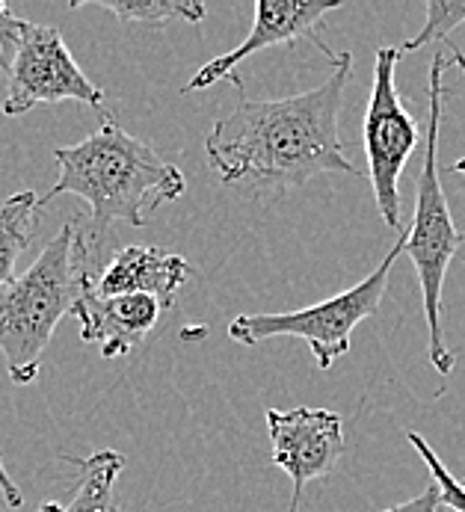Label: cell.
Masks as SVG:
<instances>
[{
    "mask_svg": "<svg viewBox=\"0 0 465 512\" xmlns=\"http://www.w3.org/2000/svg\"><path fill=\"white\" fill-rule=\"evenodd\" d=\"M332 74L303 95L279 101L240 98L229 116L208 131L205 154L217 178L243 190H288L323 172L359 175L344 157L338 116L353 54L341 51Z\"/></svg>",
    "mask_w": 465,
    "mask_h": 512,
    "instance_id": "obj_1",
    "label": "cell"
},
{
    "mask_svg": "<svg viewBox=\"0 0 465 512\" xmlns=\"http://www.w3.org/2000/svg\"><path fill=\"white\" fill-rule=\"evenodd\" d=\"M60 163L57 184L39 199L51 205L57 196H80L89 205L86 234L104 246L113 222L143 228L160 205L184 196L187 181L178 166L166 163L155 148L131 137L116 116H104L101 128L75 146L54 151Z\"/></svg>",
    "mask_w": 465,
    "mask_h": 512,
    "instance_id": "obj_2",
    "label": "cell"
},
{
    "mask_svg": "<svg viewBox=\"0 0 465 512\" xmlns=\"http://www.w3.org/2000/svg\"><path fill=\"white\" fill-rule=\"evenodd\" d=\"M101 249L86 234V222L72 217L39 258L0 291V353L15 385L39 379L57 323L75 314L83 291L95 285L104 267Z\"/></svg>",
    "mask_w": 465,
    "mask_h": 512,
    "instance_id": "obj_3",
    "label": "cell"
},
{
    "mask_svg": "<svg viewBox=\"0 0 465 512\" xmlns=\"http://www.w3.org/2000/svg\"><path fill=\"white\" fill-rule=\"evenodd\" d=\"M442 110H445V54L439 51L430 63V119H427V143H424V169L415 181V217L406 234V255L415 264L418 285H421L430 362L442 376H451L457 359L445 344L442 293H445L448 267L457 249L465 243V234L454 225L439 178V137L445 122Z\"/></svg>",
    "mask_w": 465,
    "mask_h": 512,
    "instance_id": "obj_4",
    "label": "cell"
},
{
    "mask_svg": "<svg viewBox=\"0 0 465 512\" xmlns=\"http://www.w3.org/2000/svg\"><path fill=\"white\" fill-rule=\"evenodd\" d=\"M406 234H409V225L400 231V240L388 249L380 267L371 276H365L359 285H353L350 291L335 293L317 305L297 308V311L240 314L229 323V338L237 344H246V347H255L267 338H285V335L303 338V341H309L317 367L329 370L350 350L353 329L380 308L388 288V273H391L394 261L406 252Z\"/></svg>",
    "mask_w": 465,
    "mask_h": 512,
    "instance_id": "obj_5",
    "label": "cell"
},
{
    "mask_svg": "<svg viewBox=\"0 0 465 512\" xmlns=\"http://www.w3.org/2000/svg\"><path fill=\"white\" fill-rule=\"evenodd\" d=\"M397 60H400V48L394 45L377 48L374 86L368 95L362 137H365L368 175H371L377 211L388 228L403 231L406 222L400 214V175L406 169V160L421 143V128L400 101L397 80H394Z\"/></svg>",
    "mask_w": 465,
    "mask_h": 512,
    "instance_id": "obj_6",
    "label": "cell"
},
{
    "mask_svg": "<svg viewBox=\"0 0 465 512\" xmlns=\"http://www.w3.org/2000/svg\"><path fill=\"white\" fill-rule=\"evenodd\" d=\"M60 101L98 107L104 101V89L83 74L57 27L30 24L24 45L6 74V98L0 110L15 119L33 110L36 104Z\"/></svg>",
    "mask_w": 465,
    "mask_h": 512,
    "instance_id": "obj_7",
    "label": "cell"
},
{
    "mask_svg": "<svg viewBox=\"0 0 465 512\" xmlns=\"http://www.w3.org/2000/svg\"><path fill=\"white\" fill-rule=\"evenodd\" d=\"M267 433L273 444V465L291 477V512H297L311 480L332 474L344 456V421L332 409H267Z\"/></svg>",
    "mask_w": 465,
    "mask_h": 512,
    "instance_id": "obj_8",
    "label": "cell"
},
{
    "mask_svg": "<svg viewBox=\"0 0 465 512\" xmlns=\"http://www.w3.org/2000/svg\"><path fill=\"white\" fill-rule=\"evenodd\" d=\"M341 3H300V0H258L255 3V21H252V30L249 36L217 60L205 63L199 72L193 74L187 83H184V95L190 92H202L208 86H214L217 80H226L234 77V69L252 57L255 51H264L270 45H288V42H297V39H311L329 60L335 57V51H329V45L317 36V27H320V18H326L332 9H338Z\"/></svg>",
    "mask_w": 465,
    "mask_h": 512,
    "instance_id": "obj_9",
    "label": "cell"
},
{
    "mask_svg": "<svg viewBox=\"0 0 465 512\" xmlns=\"http://www.w3.org/2000/svg\"><path fill=\"white\" fill-rule=\"evenodd\" d=\"M166 308L149 293L98 296L89 285L75 305L83 344H98L104 359H119L137 350L157 326Z\"/></svg>",
    "mask_w": 465,
    "mask_h": 512,
    "instance_id": "obj_10",
    "label": "cell"
},
{
    "mask_svg": "<svg viewBox=\"0 0 465 512\" xmlns=\"http://www.w3.org/2000/svg\"><path fill=\"white\" fill-rule=\"evenodd\" d=\"M193 276L187 258L157 249V246H125L107 258L95 279L98 296H128V293H149L160 299L169 311L175 305V293Z\"/></svg>",
    "mask_w": 465,
    "mask_h": 512,
    "instance_id": "obj_11",
    "label": "cell"
},
{
    "mask_svg": "<svg viewBox=\"0 0 465 512\" xmlns=\"http://www.w3.org/2000/svg\"><path fill=\"white\" fill-rule=\"evenodd\" d=\"M78 465V486L66 507L45 504L39 512H122L116 501V480L125 468V456L116 450H95L86 459H69Z\"/></svg>",
    "mask_w": 465,
    "mask_h": 512,
    "instance_id": "obj_12",
    "label": "cell"
},
{
    "mask_svg": "<svg viewBox=\"0 0 465 512\" xmlns=\"http://www.w3.org/2000/svg\"><path fill=\"white\" fill-rule=\"evenodd\" d=\"M42 205L33 190H18L0 202V291L15 279L18 258L33 246Z\"/></svg>",
    "mask_w": 465,
    "mask_h": 512,
    "instance_id": "obj_13",
    "label": "cell"
},
{
    "mask_svg": "<svg viewBox=\"0 0 465 512\" xmlns=\"http://www.w3.org/2000/svg\"><path fill=\"white\" fill-rule=\"evenodd\" d=\"M89 3L113 12L125 24H146V27H163L169 21L202 24L208 15L205 3L199 0H75L72 9Z\"/></svg>",
    "mask_w": 465,
    "mask_h": 512,
    "instance_id": "obj_14",
    "label": "cell"
},
{
    "mask_svg": "<svg viewBox=\"0 0 465 512\" xmlns=\"http://www.w3.org/2000/svg\"><path fill=\"white\" fill-rule=\"evenodd\" d=\"M460 24H465L463 0H427V21H424L418 36H412L409 42L400 45V57L403 54H415V51H421L430 42L448 39Z\"/></svg>",
    "mask_w": 465,
    "mask_h": 512,
    "instance_id": "obj_15",
    "label": "cell"
},
{
    "mask_svg": "<svg viewBox=\"0 0 465 512\" xmlns=\"http://www.w3.org/2000/svg\"><path fill=\"white\" fill-rule=\"evenodd\" d=\"M406 439H409V444L418 450V456L427 462L430 477L439 483V489H442V507L454 512H465V486L454 480V474H451V471H448V465L436 456V450L430 447V441L424 439V436H418V433H409Z\"/></svg>",
    "mask_w": 465,
    "mask_h": 512,
    "instance_id": "obj_16",
    "label": "cell"
},
{
    "mask_svg": "<svg viewBox=\"0 0 465 512\" xmlns=\"http://www.w3.org/2000/svg\"><path fill=\"white\" fill-rule=\"evenodd\" d=\"M33 21L15 15L6 3H0V74H9L21 45H24V36L30 30Z\"/></svg>",
    "mask_w": 465,
    "mask_h": 512,
    "instance_id": "obj_17",
    "label": "cell"
},
{
    "mask_svg": "<svg viewBox=\"0 0 465 512\" xmlns=\"http://www.w3.org/2000/svg\"><path fill=\"white\" fill-rule=\"evenodd\" d=\"M442 510V489H439V483L436 480H430V486L418 495V498H412V501H406V504H397V507H391V510L383 512H439Z\"/></svg>",
    "mask_w": 465,
    "mask_h": 512,
    "instance_id": "obj_18",
    "label": "cell"
},
{
    "mask_svg": "<svg viewBox=\"0 0 465 512\" xmlns=\"http://www.w3.org/2000/svg\"><path fill=\"white\" fill-rule=\"evenodd\" d=\"M0 498H3V504H6V510H21V504H24V498H21V492H18V486H15V480H12V474H9L6 465H3V456H0Z\"/></svg>",
    "mask_w": 465,
    "mask_h": 512,
    "instance_id": "obj_19",
    "label": "cell"
},
{
    "mask_svg": "<svg viewBox=\"0 0 465 512\" xmlns=\"http://www.w3.org/2000/svg\"><path fill=\"white\" fill-rule=\"evenodd\" d=\"M454 63H457V66H460V72L465 74V54L460 51V48H454Z\"/></svg>",
    "mask_w": 465,
    "mask_h": 512,
    "instance_id": "obj_20",
    "label": "cell"
},
{
    "mask_svg": "<svg viewBox=\"0 0 465 512\" xmlns=\"http://www.w3.org/2000/svg\"><path fill=\"white\" fill-rule=\"evenodd\" d=\"M451 169H454L457 175H463V178H465V157H460V160H457V163H454Z\"/></svg>",
    "mask_w": 465,
    "mask_h": 512,
    "instance_id": "obj_21",
    "label": "cell"
},
{
    "mask_svg": "<svg viewBox=\"0 0 465 512\" xmlns=\"http://www.w3.org/2000/svg\"><path fill=\"white\" fill-rule=\"evenodd\" d=\"M463 486H465V483H463Z\"/></svg>",
    "mask_w": 465,
    "mask_h": 512,
    "instance_id": "obj_22",
    "label": "cell"
}]
</instances>
